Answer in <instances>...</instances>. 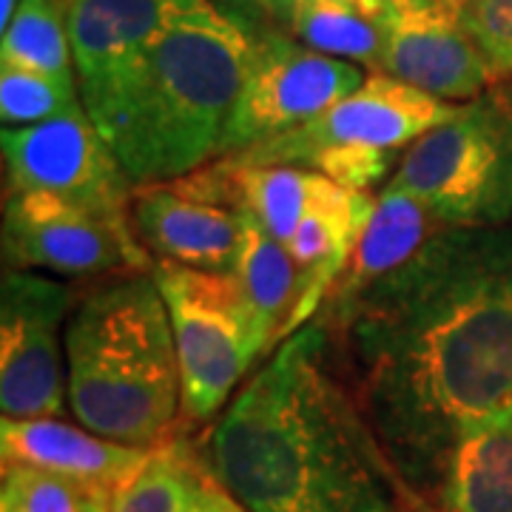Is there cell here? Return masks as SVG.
<instances>
[{
	"label": "cell",
	"mask_w": 512,
	"mask_h": 512,
	"mask_svg": "<svg viewBox=\"0 0 512 512\" xmlns=\"http://www.w3.org/2000/svg\"><path fill=\"white\" fill-rule=\"evenodd\" d=\"M151 276L174 328L188 430L220 416L231 404L245 370L262 359V345L251 308L231 274L154 262Z\"/></svg>",
	"instance_id": "52a82bcc"
},
{
	"label": "cell",
	"mask_w": 512,
	"mask_h": 512,
	"mask_svg": "<svg viewBox=\"0 0 512 512\" xmlns=\"http://www.w3.org/2000/svg\"><path fill=\"white\" fill-rule=\"evenodd\" d=\"M18 3L20 0H0V29H6V26L12 23Z\"/></svg>",
	"instance_id": "f1b7e54d"
},
{
	"label": "cell",
	"mask_w": 512,
	"mask_h": 512,
	"mask_svg": "<svg viewBox=\"0 0 512 512\" xmlns=\"http://www.w3.org/2000/svg\"><path fill=\"white\" fill-rule=\"evenodd\" d=\"M188 512H248V510H245V507H239V501H234V495L222 487L220 481H217V476L211 473V467H208L205 481H202V487H200V495H197L194 507H191Z\"/></svg>",
	"instance_id": "83f0119b"
},
{
	"label": "cell",
	"mask_w": 512,
	"mask_h": 512,
	"mask_svg": "<svg viewBox=\"0 0 512 512\" xmlns=\"http://www.w3.org/2000/svg\"><path fill=\"white\" fill-rule=\"evenodd\" d=\"M239 220L242 234L231 276L251 308L262 356H268L288 342V328L302 299V276L288 248L271 237L251 211L239 208Z\"/></svg>",
	"instance_id": "ac0fdd59"
},
{
	"label": "cell",
	"mask_w": 512,
	"mask_h": 512,
	"mask_svg": "<svg viewBox=\"0 0 512 512\" xmlns=\"http://www.w3.org/2000/svg\"><path fill=\"white\" fill-rule=\"evenodd\" d=\"M208 464L202 450L185 439L165 441L148 450L134 476L111 495V512H188L200 495Z\"/></svg>",
	"instance_id": "ffe728a7"
},
{
	"label": "cell",
	"mask_w": 512,
	"mask_h": 512,
	"mask_svg": "<svg viewBox=\"0 0 512 512\" xmlns=\"http://www.w3.org/2000/svg\"><path fill=\"white\" fill-rule=\"evenodd\" d=\"M373 208L376 197L370 191H350L345 185L328 180L299 228L293 231V237L285 242L302 276V299L293 313L288 339L316 319L330 288L345 271Z\"/></svg>",
	"instance_id": "2e32d148"
},
{
	"label": "cell",
	"mask_w": 512,
	"mask_h": 512,
	"mask_svg": "<svg viewBox=\"0 0 512 512\" xmlns=\"http://www.w3.org/2000/svg\"><path fill=\"white\" fill-rule=\"evenodd\" d=\"M111 495L114 493H97L89 504V512H111Z\"/></svg>",
	"instance_id": "f546056e"
},
{
	"label": "cell",
	"mask_w": 512,
	"mask_h": 512,
	"mask_svg": "<svg viewBox=\"0 0 512 512\" xmlns=\"http://www.w3.org/2000/svg\"><path fill=\"white\" fill-rule=\"evenodd\" d=\"M128 220L151 262L231 274L242 234L239 211L202 197L185 177L134 185Z\"/></svg>",
	"instance_id": "4fadbf2b"
},
{
	"label": "cell",
	"mask_w": 512,
	"mask_h": 512,
	"mask_svg": "<svg viewBox=\"0 0 512 512\" xmlns=\"http://www.w3.org/2000/svg\"><path fill=\"white\" fill-rule=\"evenodd\" d=\"M313 322L407 490L441 504L458 441L512 413V222L441 228Z\"/></svg>",
	"instance_id": "6da1fadb"
},
{
	"label": "cell",
	"mask_w": 512,
	"mask_h": 512,
	"mask_svg": "<svg viewBox=\"0 0 512 512\" xmlns=\"http://www.w3.org/2000/svg\"><path fill=\"white\" fill-rule=\"evenodd\" d=\"M0 453H3V464L37 467L106 493H114L148 458V450L143 447H128L103 439L86 430L83 424L74 427L60 416H46V419L3 416Z\"/></svg>",
	"instance_id": "9a60e30c"
},
{
	"label": "cell",
	"mask_w": 512,
	"mask_h": 512,
	"mask_svg": "<svg viewBox=\"0 0 512 512\" xmlns=\"http://www.w3.org/2000/svg\"><path fill=\"white\" fill-rule=\"evenodd\" d=\"M83 106L77 80L29 72L0 63V120L3 128L46 123L66 111Z\"/></svg>",
	"instance_id": "cb8c5ba5"
},
{
	"label": "cell",
	"mask_w": 512,
	"mask_h": 512,
	"mask_svg": "<svg viewBox=\"0 0 512 512\" xmlns=\"http://www.w3.org/2000/svg\"><path fill=\"white\" fill-rule=\"evenodd\" d=\"M458 109L461 103H447L390 74L373 72L356 92L311 123L245 148L231 160L239 165L308 168L350 191H370L407 148L453 120Z\"/></svg>",
	"instance_id": "5b68a950"
},
{
	"label": "cell",
	"mask_w": 512,
	"mask_h": 512,
	"mask_svg": "<svg viewBox=\"0 0 512 512\" xmlns=\"http://www.w3.org/2000/svg\"><path fill=\"white\" fill-rule=\"evenodd\" d=\"M57 3H60V6H66V3H69V0H57Z\"/></svg>",
	"instance_id": "1f68e13d"
},
{
	"label": "cell",
	"mask_w": 512,
	"mask_h": 512,
	"mask_svg": "<svg viewBox=\"0 0 512 512\" xmlns=\"http://www.w3.org/2000/svg\"><path fill=\"white\" fill-rule=\"evenodd\" d=\"M458 23L487 57L498 80L512 83V0H467Z\"/></svg>",
	"instance_id": "484cf974"
},
{
	"label": "cell",
	"mask_w": 512,
	"mask_h": 512,
	"mask_svg": "<svg viewBox=\"0 0 512 512\" xmlns=\"http://www.w3.org/2000/svg\"><path fill=\"white\" fill-rule=\"evenodd\" d=\"M254 46L211 0H188L94 120L131 185L180 180L220 157Z\"/></svg>",
	"instance_id": "3957f363"
},
{
	"label": "cell",
	"mask_w": 512,
	"mask_h": 512,
	"mask_svg": "<svg viewBox=\"0 0 512 512\" xmlns=\"http://www.w3.org/2000/svg\"><path fill=\"white\" fill-rule=\"evenodd\" d=\"M66 367L74 419L97 436L154 450L185 430L180 356L151 271H128L77 299Z\"/></svg>",
	"instance_id": "277c9868"
},
{
	"label": "cell",
	"mask_w": 512,
	"mask_h": 512,
	"mask_svg": "<svg viewBox=\"0 0 512 512\" xmlns=\"http://www.w3.org/2000/svg\"><path fill=\"white\" fill-rule=\"evenodd\" d=\"M72 285L37 271H6L0 285V407L6 419L60 416V328L72 316Z\"/></svg>",
	"instance_id": "30bf717a"
},
{
	"label": "cell",
	"mask_w": 512,
	"mask_h": 512,
	"mask_svg": "<svg viewBox=\"0 0 512 512\" xmlns=\"http://www.w3.org/2000/svg\"><path fill=\"white\" fill-rule=\"evenodd\" d=\"M231 160V157H228ZM237 165L239 208L251 211L259 225L282 245L293 237L328 177L293 165Z\"/></svg>",
	"instance_id": "7402d4cb"
},
{
	"label": "cell",
	"mask_w": 512,
	"mask_h": 512,
	"mask_svg": "<svg viewBox=\"0 0 512 512\" xmlns=\"http://www.w3.org/2000/svg\"><path fill=\"white\" fill-rule=\"evenodd\" d=\"M3 265L6 271H52L83 279L151 271L154 262L131 228L49 194H6Z\"/></svg>",
	"instance_id": "8fae6325"
},
{
	"label": "cell",
	"mask_w": 512,
	"mask_h": 512,
	"mask_svg": "<svg viewBox=\"0 0 512 512\" xmlns=\"http://www.w3.org/2000/svg\"><path fill=\"white\" fill-rule=\"evenodd\" d=\"M0 63L77 80L63 6L57 0H20L15 18L3 29Z\"/></svg>",
	"instance_id": "603a6c76"
},
{
	"label": "cell",
	"mask_w": 512,
	"mask_h": 512,
	"mask_svg": "<svg viewBox=\"0 0 512 512\" xmlns=\"http://www.w3.org/2000/svg\"><path fill=\"white\" fill-rule=\"evenodd\" d=\"M367 80L348 60L313 52L288 32L259 37L237 103L225 123L220 157L274 140L311 123L322 111L345 100Z\"/></svg>",
	"instance_id": "9c48e42d"
},
{
	"label": "cell",
	"mask_w": 512,
	"mask_h": 512,
	"mask_svg": "<svg viewBox=\"0 0 512 512\" xmlns=\"http://www.w3.org/2000/svg\"><path fill=\"white\" fill-rule=\"evenodd\" d=\"M382 72L447 103H470L501 83L461 23L444 15H393Z\"/></svg>",
	"instance_id": "5bb4252c"
},
{
	"label": "cell",
	"mask_w": 512,
	"mask_h": 512,
	"mask_svg": "<svg viewBox=\"0 0 512 512\" xmlns=\"http://www.w3.org/2000/svg\"><path fill=\"white\" fill-rule=\"evenodd\" d=\"M441 228L447 225H441L410 191H404L402 185L390 180L376 197V208L367 220L365 231L319 311L348 305L350 299H356L373 282L402 268Z\"/></svg>",
	"instance_id": "e0dca14e"
},
{
	"label": "cell",
	"mask_w": 512,
	"mask_h": 512,
	"mask_svg": "<svg viewBox=\"0 0 512 512\" xmlns=\"http://www.w3.org/2000/svg\"><path fill=\"white\" fill-rule=\"evenodd\" d=\"M407 512H450L447 507H441V504H427V501H419L416 507H410Z\"/></svg>",
	"instance_id": "4dcf8cb0"
},
{
	"label": "cell",
	"mask_w": 512,
	"mask_h": 512,
	"mask_svg": "<svg viewBox=\"0 0 512 512\" xmlns=\"http://www.w3.org/2000/svg\"><path fill=\"white\" fill-rule=\"evenodd\" d=\"M185 6L188 0H69L63 6L77 89L92 123Z\"/></svg>",
	"instance_id": "7c38bea8"
},
{
	"label": "cell",
	"mask_w": 512,
	"mask_h": 512,
	"mask_svg": "<svg viewBox=\"0 0 512 512\" xmlns=\"http://www.w3.org/2000/svg\"><path fill=\"white\" fill-rule=\"evenodd\" d=\"M450 512H512V413L458 441L441 495Z\"/></svg>",
	"instance_id": "d6986e66"
},
{
	"label": "cell",
	"mask_w": 512,
	"mask_h": 512,
	"mask_svg": "<svg viewBox=\"0 0 512 512\" xmlns=\"http://www.w3.org/2000/svg\"><path fill=\"white\" fill-rule=\"evenodd\" d=\"M97 493L106 490H92L26 464H3L0 512H89Z\"/></svg>",
	"instance_id": "d4e9b609"
},
{
	"label": "cell",
	"mask_w": 512,
	"mask_h": 512,
	"mask_svg": "<svg viewBox=\"0 0 512 512\" xmlns=\"http://www.w3.org/2000/svg\"><path fill=\"white\" fill-rule=\"evenodd\" d=\"M6 194H49L131 228L134 185L83 106L46 123L3 128Z\"/></svg>",
	"instance_id": "ba28073f"
},
{
	"label": "cell",
	"mask_w": 512,
	"mask_h": 512,
	"mask_svg": "<svg viewBox=\"0 0 512 512\" xmlns=\"http://www.w3.org/2000/svg\"><path fill=\"white\" fill-rule=\"evenodd\" d=\"M211 3L254 40L271 32H288L293 0H211Z\"/></svg>",
	"instance_id": "4316f807"
},
{
	"label": "cell",
	"mask_w": 512,
	"mask_h": 512,
	"mask_svg": "<svg viewBox=\"0 0 512 512\" xmlns=\"http://www.w3.org/2000/svg\"><path fill=\"white\" fill-rule=\"evenodd\" d=\"M393 183L458 228L512 222V83H495L402 154Z\"/></svg>",
	"instance_id": "8992f818"
},
{
	"label": "cell",
	"mask_w": 512,
	"mask_h": 512,
	"mask_svg": "<svg viewBox=\"0 0 512 512\" xmlns=\"http://www.w3.org/2000/svg\"><path fill=\"white\" fill-rule=\"evenodd\" d=\"M288 35L313 52L382 72L387 32L353 0H293Z\"/></svg>",
	"instance_id": "44dd1931"
},
{
	"label": "cell",
	"mask_w": 512,
	"mask_h": 512,
	"mask_svg": "<svg viewBox=\"0 0 512 512\" xmlns=\"http://www.w3.org/2000/svg\"><path fill=\"white\" fill-rule=\"evenodd\" d=\"M202 456L248 512H407L421 501L384 456L319 322L256 370Z\"/></svg>",
	"instance_id": "7a4b0ae2"
}]
</instances>
